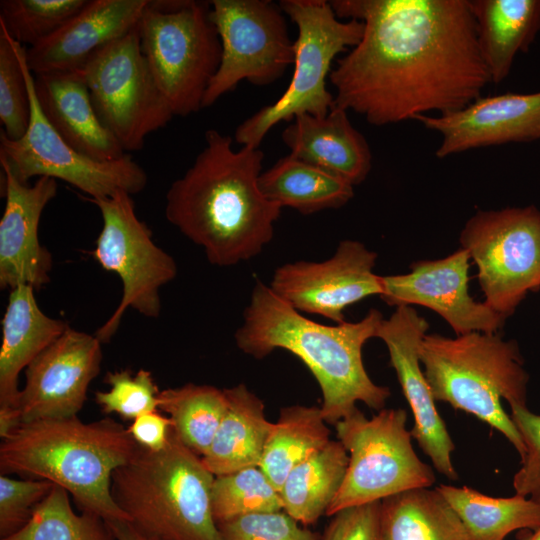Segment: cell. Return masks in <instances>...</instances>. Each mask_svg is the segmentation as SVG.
Segmentation results:
<instances>
[{
  "instance_id": "6da1fadb",
  "label": "cell",
  "mask_w": 540,
  "mask_h": 540,
  "mask_svg": "<svg viewBox=\"0 0 540 540\" xmlns=\"http://www.w3.org/2000/svg\"><path fill=\"white\" fill-rule=\"evenodd\" d=\"M340 19L364 24L360 42L336 61L334 107L375 126L448 115L491 83L469 0H333Z\"/></svg>"
},
{
  "instance_id": "7a4b0ae2",
  "label": "cell",
  "mask_w": 540,
  "mask_h": 540,
  "mask_svg": "<svg viewBox=\"0 0 540 540\" xmlns=\"http://www.w3.org/2000/svg\"><path fill=\"white\" fill-rule=\"evenodd\" d=\"M232 142L207 130L204 148L166 193L167 221L221 267L259 255L282 210L259 188L263 151L248 146L236 151Z\"/></svg>"
},
{
  "instance_id": "3957f363",
  "label": "cell",
  "mask_w": 540,
  "mask_h": 540,
  "mask_svg": "<svg viewBox=\"0 0 540 540\" xmlns=\"http://www.w3.org/2000/svg\"><path fill=\"white\" fill-rule=\"evenodd\" d=\"M383 319L372 308L358 322L324 325L303 316L269 285L257 281L234 338L243 353L256 359L275 349L298 357L319 384L326 422L335 425L357 408V402L380 411L390 396L388 387L372 381L362 359L364 344L376 337Z\"/></svg>"
},
{
  "instance_id": "277c9868",
  "label": "cell",
  "mask_w": 540,
  "mask_h": 540,
  "mask_svg": "<svg viewBox=\"0 0 540 540\" xmlns=\"http://www.w3.org/2000/svg\"><path fill=\"white\" fill-rule=\"evenodd\" d=\"M138 449L111 417L83 422L77 416L22 423L0 445L1 474L43 479L64 488L80 511L106 521H129L111 493L113 472Z\"/></svg>"
},
{
  "instance_id": "5b68a950",
  "label": "cell",
  "mask_w": 540,
  "mask_h": 540,
  "mask_svg": "<svg viewBox=\"0 0 540 540\" xmlns=\"http://www.w3.org/2000/svg\"><path fill=\"white\" fill-rule=\"evenodd\" d=\"M214 478L172 429L160 451L138 445L113 472L111 493L130 523L159 540H222L212 511Z\"/></svg>"
},
{
  "instance_id": "8992f818",
  "label": "cell",
  "mask_w": 540,
  "mask_h": 540,
  "mask_svg": "<svg viewBox=\"0 0 540 540\" xmlns=\"http://www.w3.org/2000/svg\"><path fill=\"white\" fill-rule=\"evenodd\" d=\"M419 359L435 401L467 412L500 432L520 458L524 444L501 401L527 406L529 375L514 340L500 334L472 332L444 337L426 334Z\"/></svg>"
},
{
  "instance_id": "52a82bcc",
  "label": "cell",
  "mask_w": 540,
  "mask_h": 540,
  "mask_svg": "<svg viewBox=\"0 0 540 540\" xmlns=\"http://www.w3.org/2000/svg\"><path fill=\"white\" fill-rule=\"evenodd\" d=\"M210 1L148 0L137 25L142 53L174 116L203 108L221 61Z\"/></svg>"
},
{
  "instance_id": "ba28073f",
  "label": "cell",
  "mask_w": 540,
  "mask_h": 540,
  "mask_svg": "<svg viewBox=\"0 0 540 540\" xmlns=\"http://www.w3.org/2000/svg\"><path fill=\"white\" fill-rule=\"evenodd\" d=\"M285 15L297 26L294 72L287 89L272 104L259 109L235 131V141L260 148L266 134L279 122H292L301 114L323 117L334 105L326 88L335 57L355 47L364 32L363 22L340 20L325 0H281Z\"/></svg>"
},
{
  "instance_id": "9c48e42d",
  "label": "cell",
  "mask_w": 540,
  "mask_h": 540,
  "mask_svg": "<svg viewBox=\"0 0 540 540\" xmlns=\"http://www.w3.org/2000/svg\"><path fill=\"white\" fill-rule=\"evenodd\" d=\"M406 423L401 408H384L371 418L356 408L334 425L348 466L327 516L435 483L433 469L413 449Z\"/></svg>"
},
{
  "instance_id": "30bf717a",
  "label": "cell",
  "mask_w": 540,
  "mask_h": 540,
  "mask_svg": "<svg viewBox=\"0 0 540 540\" xmlns=\"http://www.w3.org/2000/svg\"><path fill=\"white\" fill-rule=\"evenodd\" d=\"M132 196L120 191L103 199L87 198L99 209L103 222L92 255L122 283L118 306L95 332L101 343L112 339L129 308L157 318L160 288L177 275L174 258L153 241L152 231L137 217Z\"/></svg>"
},
{
  "instance_id": "8fae6325",
  "label": "cell",
  "mask_w": 540,
  "mask_h": 540,
  "mask_svg": "<svg viewBox=\"0 0 540 540\" xmlns=\"http://www.w3.org/2000/svg\"><path fill=\"white\" fill-rule=\"evenodd\" d=\"M460 243L477 265L483 302L505 320L540 289V210L534 205L478 211Z\"/></svg>"
},
{
  "instance_id": "7c38bea8",
  "label": "cell",
  "mask_w": 540,
  "mask_h": 540,
  "mask_svg": "<svg viewBox=\"0 0 540 540\" xmlns=\"http://www.w3.org/2000/svg\"><path fill=\"white\" fill-rule=\"evenodd\" d=\"M23 69L30 98V121L25 134L17 140L0 133V162L21 182L46 176L69 183L89 199L107 198L120 191L131 195L141 192L148 177L130 154L117 160L97 161L73 149L58 134L38 103L26 50Z\"/></svg>"
},
{
  "instance_id": "4fadbf2b",
  "label": "cell",
  "mask_w": 540,
  "mask_h": 540,
  "mask_svg": "<svg viewBox=\"0 0 540 540\" xmlns=\"http://www.w3.org/2000/svg\"><path fill=\"white\" fill-rule=\"evenodd\" d=\"M79 72L99 118L126 153L141 150L146 137L174 117L142 53L137 27Z\"/></svg>"
},
{
  "instance_id": "5bb4252c",
  "label": "cell",
  "mask_w": 540,
  "mask_h": 540,
  "mask_svg": "<svg viewBox=\"0 0 540 540\" xmlns=\"http://www.w3.org/2000/svg\"><path fill=\"white\" fill-rule=\"evenodd\" d=\"M210 16L221 42V61L203 108L246 80L266 86L294 63L295 46L279 4L270 0H212Z\"/></svg>"
},
{
  "instance_id": "9a60e30c",
  "label": "cell",
  "mask_w": 540,
  "mask_h": 540,
  "mask_svg": "<svg viewBox=\"0 0 540 540\" xmlns=\"http://www.w3.org/2000/svg\"><path fill=\"white\" fill-rule=\"evenodd\" d=\"M376 259L377 253L363 243L343 240L326 260L279 266L269 287L297 311L341 324L348 306L381 294V276L373 272Z\"/></svg>"
},
{
  "instance_id": "2e32d148",
  "label": "cell",
  "mask_w": 540,
  "mask_h": 540,
  "mask_svg": "<svg viewBox=\"0 0 540 540\" xmlns=\"http://www.w3.org/2000/svg\"><path fill=\"white\" fill-rule=\"evenodd\" d=\"M101 344L95 334L69 326L33 360L18 398L22 423L77 416L101 370Z\"/></svg>"
},
{
  "instance_id": "e0dca14e",
  "label": "cell",
  "mask_w": 540,
  "mask_h": 540,
  "mask_svg": "<svg viewBox=\"0 0 540 540\" xmlns=\"http://www.w3.org/2000/svg\"><path fill=\"white\" fill-rule=\"evenodd\" d=\"M470 256L460 248L438 260H421L410 272L381 276V299L390 306L421 305L439 314L457 336L498 333L505 319L468 291Z\"/></svg>"
},
{
  "instance_id": "ac0fdd59",
  "label": "cell",
  "mask_w": 540,
  "mask_h": 540,
  "mask_svg": "<svg viewBox=\"0 0 540 540\" xmlns=\"http://www.w3.org/2000/svg\"><path fill=\"white\" fill-rule=\"evenodd\" d=\"M429 328L428 322L411 306H398L380 323L376 338L389 353L402 392L411 408L414 425L410 430L435 469L450 480H457L451 454L455 445L435 406L419 359V346Z\"/></svg>"
},
{
  "instance_id": "d6986e66",
  "label": "cell",
  "mask_w": 540,
  "mask_h": 540,
  "mask_svg": "<svg viewBox=\"0 0 540 540\" xmlns=\"http://www.w3.org/2000/svg\"><path fill=\"white\" fill-rule=\"evenodd\" d=\"M0 164L5 197L0 220V287L40 289L50 281L53 259L40 243L38 229L45 207L57 194V180L43 176L29 185Z\"/></svg>"
},
{
  "instance_id": "ffe728a7",
  "label": "cell",
  "mask_w": 540,
  "mask_h": 540,
  "mask_svg": "<svg viewBox=\"0 0 540 540\" xmlns=\"http://www.w3.org/2000/svg\"><path fill=\"white\" fill-rule=\"evenodd\" d=\"M415 120L441 135L436 150L445 158L467 150L540 140V91L479 97L448 115Z\"/></svg>"
},
{
  "instance_id": "44dd1931",
  "label": "cell",
  "mask_w": 540,
  "mask_h": 540,
  "mask_svg": "<svg viewBox=\"0 0 540 540\" xmlns=\"http://www.w3.org/2000/svg\"><path fill=\"white\" fill-rule=\"evenodd\" d=\"M148 0H89L55 34L26 48L33 74L81 71L98 52L135 29Z\"/></svg>"
},
{
  "instance_id": "7402d4cb",
  "label": "cell",
  "mask_w": 540,
  "mask_h": 540,
  "mask_svg": "<svg viewBox=\"0 0 540 540\" xmlns=\"http://www.w3.org/2000/svg\"><path fill=\"white\" fill-rule=\"evenodd\" d=\"M34 88L46 119L73 149L97 161L127 154L99 118L80 72L34 74Z\"/></svg>"
},
{
  "instance_id": "603a6c76",
  "label": "cell",
  "mask_w": 540,
  "mask_h": 540,
  "mask_svg": "<svg viewBox=\"0 0 540 540\" xmlns=\"http://www.w3.org/2000/svg\"><path fill=\"white\" fill-rule=\"evenodd\" d=\"M290 155L355 186L372 167L366 138L352 125L348 111L332 107L326 116H296L282 132Z\"/></svg>"
},
{
  "instance_id": "cb8c5ba5",
  "label": "cell",
  "mask_w": 540,
  "mask_h": 540,
  "mask_svg": "<svg viewBox=\"0 0 540 540\" xmlns=\"http://www.w3.org/2000/svg\"><path fill=\"white\" fill-rule=\"evenodd\" d=\"M34 291L29 285H20L9 294L2 319L0 406L17 407L20 372L69 327L40 309Z\"/></svg>"
},
{
  "instance_id": "d4e9b609",
  "label": "cell",
  "mask_w": 540,
  "mask_h": 540,
  "mask_svg": "<svg viewBox=\"0 0 540 540\" xmlns=\"http://www.w3.org/2000/svg\"><path fill=\"white\" fill-rule=\"evenodd\" d=\"M479 50L491 83H501L514 59L540 30V0H469Z\"/></svg>"
},
{
  "instance_id": "484cf974",
  "label": "cell",
  "mask_w": 540,
  "mask_h": 540,
  "mask_svg": "<svg viewBox=\"0 0 540 540\" xmlns=\"http://www.w3.org/2000/svg\"><path fill=\"white\" fill-rule=\"evenodd\" d=\"M224 391L227 410L210 448L202 456L214 476L259 466L273 427L265 417L263 401L245 384Z\"/></svg>"
},
{
  "instance_id": "4316f807",
  "label": "cell",
  "mask_w": 540,
  "mask_h": 540,
  "mask_svg": "<svg viewBox=\"0 0 540 540\" xmlns=\"http://www.w3.org/2000/svg\"><path fill=\"white\" fill-rule=\"evenodd\" d=\"M379 540H472L435 488H418L380 501Z\"/></svg>"
},
{
  "instance_id": "83f0119b",
  "label": "cell",
  "mask_w": 540,
  "mask_h": 540,
  "mask_svg": "<svg viewBox=\"0 0 540 540\" xmlns=\"http://www.w3.org/2000/svg\"><path fill=\"white\" fill-rule=\"evenodd\" d=\"M258 183L267 200L303 215L340 208L354 196L347 181L290 154L262 172Z\"/></svg>"
},
{
  "instance_id": "f1b7e54d",
  "label": "cell",
  "mask_w": 540,
  "mask_h": 540,
  "mask_svg": "<svg viewBox=\"0 0 540 540\" xmlns=\"http://www.w3.org/2000/svg\"><path fill=\"white\" fill-rule=\"evenodd\" d=\"M348 466V454L338 440L293 468L281 488L283 510L303 526L326 515L336 497Z\"/></svg>"
},
{
  "instance_id": "f546056e",
  "label": "cell",
  "mask_w": 540,
  "mask_h": 540,
  "mask_svg": "<svg viewBox=\"0 0 540 540\" xmlns=\"http://www.w3.org/2000/svg\"><path fill=\"white\" fill-rule=\"evenodd\" d=\"M436 489L453 508L472 540H505L513 531L540 525V503L522 495L491 497L467 486Z\"/></svg>"
},
{
  "instance_id": "4dcf8cb0",
  "label": "cell",
  "mask_w": 540,
  "mask_h": 540,
  "mask_svg": "<svg viewBox=\"0 0 540 540\" xmlns=\"http://www.w3.org/2000/svg\"><path fill=\"white\" fill-rule=\"evenodd\" d=\"M327 424L320 407L291 405L280 410L259 465L279 491L293 468L331 440Z\"/></svg>"
},
{
  "instance_id": "1f68e13d",
  "label": "cell",
  "mask_w": 540,
  "mask_h": 540,
  "mask_svg": "<svg viewBox=\"0 0 540 540\" xmlns=\"http://www.w3.org/2000/svg\"><path fill=\"white\" fill-rule=\"evenodd\" d=\"M158 409L172 422L177 437L199 456L210 448L227 410L224 389L187 383L160 390Z\"/></svg>"
},
{
  "instance_id": "d6a6232c",
  "label": "cell",
  "mask_w": 540,
  "mask_h": 540,
  "mask_svg": "<svg viewBox=\"0 0 540 540\" xmlns=\"http://www.w3.org/2000/svg\"><path fill=\"white\" fill-rule=\"evenodd\" d=\"M1 540L117 539L105 519L88 511L76 513L70 503L69 493L54 485L26 525Z\"/></svg>"
},
{
  "instance_id": "836d02e7",
  "label": "cell",
  "mask_w": 540,
  "mask_h": 540,
  "mask_svg": "<svg viewBox=\"0 0 540 540\" xmlns=\"http://www.w3.org/2000/svg\"><path fill=\"white\" fill-rule=\"evenodd\" d=\"M211 501L217 524L243 515L283 510L279 490L260 466L215 476Z\"/></svg>"
},
{
  "instance_id": "e575fe53",
  "label": "cell",
  "mask_w": 540,
  "mask_h": 540,
  "mask_svg": "<svg viewBox=\"0 0 540 540\" xmlns=\"http://www.w3.org/2000/svg\"><path fill=\"white\" fill-rule=\"evenodd\" d=\"M88 0H1L0 23L21 45L33 47L64 26Z\"/></svg>"
},
{
  "instance_id": "d590c367",
  "label": "cell",
  "mask_w": 540,
  "mask_h": 540,
  "mask_svg": "<svg viewBox=\"0 0 540 540\" xmlns=\"http://www.w3.org/2000/svg\"><path fill=\"white\" fill-rule=\"evenodd\" d=\"M26 47L0 23V122L10 140L21 138L30 121V98L23 69Z\"/></svg>"
},
{
  "instance_id": "8d00e7d4",
  "label": "cell",
  "mask_w": 540,
  "mask_h": 540,
  "mask_svg": "<svg viewBox=\"0 0 540 540\" xmlns=\"http://www.w3.org/2000/svg\"><path fill=\"white\" fill-rule=\"evenodd\" d=\"M104 382L110 386L106 391H97L95 401L104 414H117L126 420L158 411L160 389L152 373L140 369L132 373L129 369L109 371Z\"/></svg>"
},
{
  "instance_id": "74e56055",
  "label": "cell",
  "mask_w": 540,
  "mask_h": 540,
  "mask_svg": "<svg viewBox=\"0 0 540 540\" xmlns=\"http://www.w3.org/2000/svg\"><path fill=\"white\" fill-rule=\"evenodd\" d=\"M53 486V483L43 479H14L6 474L0 475L1 539L26 525Z\"/></svg>"
},
{
  "instance_id": "f35d334b",
  "label": "cell",
  "mask_w": 540,
  "mask_h": 540,
  "mask_svg": "<svg viewBox=\"0 0 540 540\" xmlns=\"http://www.w3.org/2000/svg\"><path fill=\"white\" fill-rule=\"evenodd\" d=\"M284 510L239 516L218 524L222 540H319Z\"/></svg>"
},
{
  "instance_id": "ab89813d",
  "label": "cell",
  "mask_w": 540,
  "mask_h": 540,
  "mask_svg": "<svg viewBox=\"0 0 540 540\" xmlns=\"http://www.w3.org/2000/svg\"><path fill=\"white\" fill-rule=\"evenodd\" d=\"M511 418L521 435L524 454L513 476L515 494L540 503V414L527 406H512Z\"/></svg>"
},
{
  "instance_id": "60d3db41",
  "label": "cell",
  "mask_w": 540,
  "mask_h": 540,
  "mask_svg": "<svg viewBox=\"0 0 540 540\" xmlns=\"http://www.w3.org/2000/svg\"><path fill=\"white\" fill-rule=\"evenodd\" d=\"M380 502L335 513L319 540H379Z\"/></svg>"
},
{
  "instance_id": "b9f144b4",
  "label": "cell",
  "mask_w": 540,
  "mask_h": 540,
  "mask_svg": "<svg viewBox=\"0 0 540 540\" xmlns=\"http://www.w3.org/2000/svg\"><path fill=\"white\" fill-rule=\"evenodd\" d=\"M128 432L140 447L156 452L167 445L172 432V422L159 410L153 411L134 419Z\"/></svg>"
},
{
  "instance_id": "7bdbcfd3",
  "label": "cell",
  "mask_w": 540,
  "mask_h": 540,
  "mask_svg": "<svg viewBox=\"0 0 540 540\" xmlns=\"http://www.w3.org/2000/svg\"><path fill=\"white\" fill-rule=\"evenodd\" d=\"M107 523L117 540H159L142 532L129 521L115 520Z\"/></svg>"
},
{
  "instance_id": "ee69618b",
  "label": "cell",
  "mask_w": 540,
  "mask_h": 540,
  "mask_svg": "<svg viewBox=\"0 0 540 540\" xmlns=\"http://www.w3.org/2000/svg\"><path fill=\"white\" fill-rule=\"evenodd\" d=\"M22 424L18 407L0 406V437L8 438Z\"/></svg>"
},
{
  "instance_id": "f6af8a7d",
  "label": "cell",
  "mask_w": 540,
  "mask_h": 540,
  "mask_svg": "<svg viewBox=\"0 0 540 540\" xmlns=\"http://www.w3.org/2000/svg\"><path fill=\"white\" fill-rule=\"evenodd\" d=\"M521 540H540V525L535 530H531V532Z\"/></svg>"
}]
</instances>
